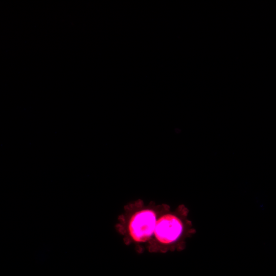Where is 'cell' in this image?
<instances>
[{
    "label": "cell",
    "instance_id": "obj_2",
    "mask_svg": "<svg viewBox=\"0 0 276 276\" xmlns=\"http://www.w3.org/2000/svg\"><path fill=\"white\" fill-rule=\"evenodd\" d=\"M183 229L181 220L173 214L162 216L156 220L154 233L157 240L165 244L176 241Z\"/></svg>",
    "mask_w": 276,
    "mask_h": 276
},
{
    "label": "cell",
    "instance_id": "obj_1",
    "mask_svg": "<svg viewBox=\"0 0 276 276\" xmlns=\"http://www.w3.org/2000/svg\"><path fill=\"white\" fill-rule=\"evenodd\" d=\"M155 213L144 210L135 213L131 218L129 232L132 238L137 242H144L153 234L156 223Z\"/></svg>",
    "mask_w": 276,
    "mask_h": 276
}]
</instances>
